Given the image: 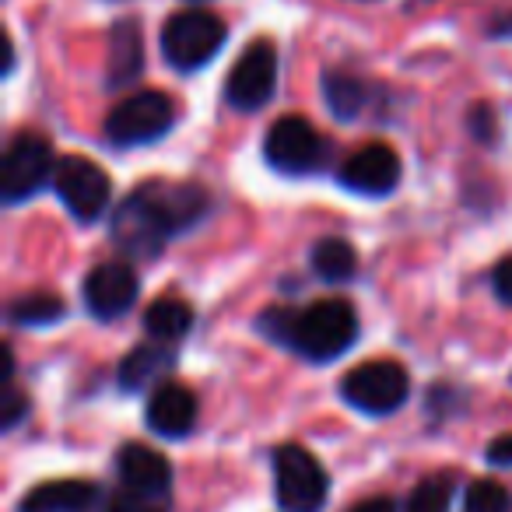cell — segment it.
Here are the masks:
<instances>
[{"label":"cell","instance_id":"6da1fadb","mask_svg":"<svg viewBox=\"0 0 512 512\" xmlns=\"http://www.w3.org/2000/svg\"><path fill=\"white\" fill-rule=\"evenodd\" d=\"M207 211V190L186 179H148L113 214V242L130 256H155L169 239L197 225Z\"/></svg>","mask_w":512,"mask_h":512},{"label":"cell","instance_id":"7a4b0ae2","mask_svg":"<svg viewBox=\"0 0 512 512\" xmlns=\"http://www.w3.org/2000/svg\"><path fill=\"white\" fill-rule=\"evenodd\" d=\"M260 334L309 362H334L358 341V313L344 299H323L306 309H267Z\"/></svg>","mask_w":512,"mask_h":512},{"label":"cell","instance_id":"3957f363","mask_svg":"<svg viewBox=\"0 0 512 512\" xmlns=\"http://www.w3.org/2000/svg\"><path fill=\"white\" fill-rule=\"evenodd\" d=\"M225 39V22L211 11H179L162 25V53L176 71H197L211 64Z\"/></svg>","mask_w":512,"mask_h":512},{"label":"cell","instance_id":"277c9868","mask_svg":"<svg viewBox=\"0 0 512 512\" xmlns=\"http://www.w3.org/2000/svg\"><path fill=\"white\" fill-rule=\"evenodd\" d=\"M327 470L302 446L274 449V498L285 512H320L327 502Z\"/></svg>","mask_w":512,"mask_h":512},{"label":"cell","instance_id":"5b68a950","mask_svg":"<svg viewBox=\"0 0 512 512\" xmlns=\"http://www.w3.org/2000/svg\"><path fill=\"white\" fill-rule=\"evenodd\" d=\"M411 393V379L400 362L390 358H376V362L355 365L348 376L341 379V397L348 407L362 414H393Z\"/></svg>","mask_w":512,"mask_h":512},{"label":"cell","instance_id":"8992f818","mask_svg":"<svg viewBox=\"0 0 512 512\" xmlns=\"http://www.w3.org/2000/svg\"><path fill=\"white\" fill-rule=\"evenodd\" d=\"M53 172H57V162H53V148L43 134H32V130H22V134L11 137L8 151H4V176H0V197L4 204L15 207L22 200H29L32 193H39L46 183H53Z\"/></svg>","mask_w":512,"mask_h":512},{"label":"cell","instance_id":"52a82bcc","mask_svg":"<svg viewBox=\"0 0 512 512\" xmlns=\"http://www.w3.org/2000/svg\"><path fill=\"white\" fill-rule=\"evenodd\" d=\"M176 123V106L165 92H137L106 116V137L116 148H137L165 137Z\"/></svg>","mask_w":512,"mask_h":512},{"label":"cell","instance_id":"ba28073f","mask_svg":"<svg viewBox=\"0 0 512 512\" xmlns=\"http://www.w3.org/2000/svg\"><path fill=\"white\" fill-rule=\"evenodd\" d=\"M274 88H278V50L271 39H256L228 71L225 102L239 113H256L274 99Z\"/></svg>","mask_w":512,"mask_h":512},{"label":"cell","instance_id":"9c48e42d","mask_svg":"<svg viewBox=\"0 0 512 512\" xmlns=\"http://www.w3.org/2000/svg\"><path fill=\"white\" fill-rule=\"evenodd\" d=\"M264 155L271 169L285 172V176H309L323 165L327 158V141L320 130L302 116H281L271 130H267Z\"/></svg>","mask_w":512,"mask_h":512},{"label":"cell","instance_id":"30bf717a","mask_svg":"<svg viewBox=\"0 0 512 512\" xmlns=\"http://www.w3.org/2000/svg\"><path fill=\"white\" fill-rule=\"evenodd\" d=\"M53 186H57L64 207L78 221H95L109 207V176L102 165H95L92 158L81 155H64L57 158V172H53Z\"/></svg>","mask_w":512,"mask_h":512},{"label":"cell","instance_id":"8fae6325","mask_svg":"<svg viewBox=\"0 0 512 512\" xmlns=\"http://www.w3.org/2000/svg\"><path fill=\"white\" fill-rule=\"evenodd\" d=\"M344 190L362 197H386L400 183V155L390 144H365L337 172Z\"/></svg>","mask_w":512,"mask_h":512},{"label":"cell","instance_id":"7c38bea8","mask_svg":"<svg viewBox=\"0 0 512 512\" xmlns=\"http://www.w3.org/2000/svg\"><path fill=\"white\" fill-rule=\"evenodd\" d=\"M137 292H141V285H137L134 267L120 264V260L99 264L85 278V306L95 320H116V316H123L137 302Z\"/></svg>","mask_w":512,"mask_h":512},{"label":"cell","instance_id":"4fadbf2b","mask_svg":"<svg viewBox=\"0 0 512 512\" xmlns=\"http://www.w3.org/2000/svg\"><path fill=\"white\" fill-rule=\"evenodd\" d=\"M116 474H120L123 488L144 491V495H169L172 467L158 449L141 446V442H127L116 453Z\"/></svg>","mask_w":512,"mask_h":512},{"label":"cell","instance_id":"5bb4252c","mask_svg":"<svg viewBox=\"0 0 512 512\" xmlns=\"http://www.w3.org/2000/svg\"><path fill=\"white\" fill-rule=\"evenodd\" d=\"M144 421L162 439H183L193 428V421H197V397L179 383H162L148 397Z\"/></svg>","mask_w":512,"mask_h":512},{"label":"cell","instance_id":"9a60e30c","mask_svg":"<svg viewBox=\"0 0 512 512\" xmlns=\"http://www.w3.org/2000/svg\"><path fill=\"white\" fill-rule=\"evenodd\" d=\"M99 498L92 481L64 477V481H43L18 502V512H88Z\"/></svg>","mask_w":512,"mask_h":512},{"label":"cell","instance_id":"2e32d148","mask_svg":"<svg viewBox=\"0 0 512 512\" xmlns=\"http://www.w3.org/2000/svg\"><path fill=\"white\" fill-rule=\"evenodd\" d=\"M144 71V36L141 25L123 18V22L113 25L109 32V88H123L130 81H137Z\"/></svg>","mask_w":512,"mask_h":512},{"label":"cell","instance_id":"e0dca14e","mask_svg":"<svg viewBox=\"0 0 512 512\" xmlns=\"http://www.w3.org/2000/svg\"><path fill=\"white\" fill-rule=\"evenodd\" d=\"M172 362H176V355H172V348H165V341L162 344H137V348L120 362V386L127 393L148 390L151 383H158V379L172 369Z\"/></svg>","mask_w":512,"mask_h":512},{"label":"cell","instance_id":"ac0fdd59","mask_svg":"<svg viewBox=\"0 0 512 512\" xmlns=\"http://www.w3.org/2000/svg\"><path fill=\"white\" fill-rule=\"evenodd\" d=\"M190 327H193L190 302L176 299V295H162V299H155L148 309H144V330H148L155 341L172 344V341H179Z\"/></svg>","mask_w":512,"mask_h":512},{"label":"cell","instance_id":"d6986e66","mask_svg":"<svg viewBox=\"0 0 512 512\" xmlns=\"http://www.w3.org/2000/svg\"><path fill=\"white\" fill-rule=\"evenodd\" d=\"M313 271L320 274L330 285H341V281H351L358 271V253L348 239H337V235H327L313 246Z\"/></svg>","mask_w":512,"mask_h":512},{"label":"cell","instance_id":"ffe728a7","mask_svg":"<svg viewBox=\"0 0 512 512\" xmlns=\"http://www.w3.org/2000/svg\"><path fill=\"white\" fill-rule=\"evenodd\" d=\"M323 99H327L330 113L337 120H355L358 113L369 102V88H365L362 78H351V74L341 71H327L323 74Z\"/></svg>","mask_w":512,"mask_h":512},{"label":"cell","instance_id":"44dd1931","mask_svg":"<svg viewBox=\"0 0 512 512\" xmlns=\"http://www.w3.org/2000/svg\"><path fill=\"white\" fill-rule=\"evenodd\" d=\"M64 313H67L64 299L53 292H29L11 302V309H8L11 323H18V327H50V323H57Z\"/></svg>","mask_w":512,"mask_h":512},{"label":"cell","instance_id":"7402d4cb","mask_svg":"<svg viewBox=\"0 0 512 512\" xmlns=\"http://www.w3.org/2000/svg\"><path fill=\"white\" fill-rule=\"evenodd\" d=\"M453 488H456V474L453 470H439V474H428L418 488L411 491V502L407 512H449L453 502Z\"/></svg>","mask_w":512,"mask_h":512},{"label":"cell","instance_id":"603a6c76","mask_svg":"<svg viewBox=\"0 0 512 512\" xmlns=\"http://www.w3.org/2000/svg\"><path fill=\"white\" fill-rule=\"evenodd\" d=\"M467 512H509L512 509V495H509V488L505 484H498V481H474L467 488Z\"/></svg>","mask_w":512,"mask_h":512},{"label":"cell","instance_id":"cb8c5ba5","mask_svg":"<svg viewBox=\"0 0 512 512\" xmlns=\"http://www.w3.org/2000/svg\"><path fill=\"white\" fill-rule=\"evenodd\" d=\"M106 512H169V498H165V495H144V491L123 488L120 495L106 505Z\"/></svg>","mask_w":512,"mask_h":512},{"label":"cell","instance_id":"d4e9b609","mask_svg":"<svg viewBox=\"0 0 512 512\" xmlns=\"http://www.w3.org/2000/svg\"><path fill=\"white\" fill-rule=\"evenodd\" d=\"M25 414H29V400H25V393H18L15 386L8 383V390H4V404H0V428L11 432Z\"/></svg>","mask_w":512,"mask_h":512},{"label":"cell","instance_id":"484cf974","mask_svg":"<svg viewBox=\"0 0 512 512\" xmlns=\"http://www.w3.org/2000/svg\"><path fill=\"white\" fill-rule=\"evenodd\" d=\"M491 285H495L498 299L512 306V256H505V260H498L495 264V271H491Z\"/></svg>","mask_w":512,"mask_h":512},{"label":"cell","instance_id":"4316f807","mask_svg":"<svg viewBox=\"0 0 512 512\" xmlns=\"http://www.w3.org/2000/svg\"><path fill=\"white\" fill-rule=\"evenodd\" d=\"M484 456H488V463H495V467H512V432L491 439L488 449H484Z\"/></svg>","mask_w":512,"mask_h":512},{"label":"cell","instance_id":"83f0119b","mask_svg":"<svg viewBox=\"0 0 512 512\" xmlns=\"http://www.w3.org/2000/svg\"><path fill=\"white\" fill-rule=\"evenodd\" d=\"M491 109L488 106H474V113H470V130H474L481 141H491V134H495V127H491Z\"/></svg>","mask_w":512,"mask_h":512},{"label":"cell","instance_id":"f1b7e54d","mask_svg":"<svg viewBox=\"0 0 512 512\" xmlns=\"http://www.w3.org/2000/svg\"><path fill=\"white\" fill-rule=\"evenodd\" d=\"M495 32H498V36H512V18H505V22H502V25H498V29H495Z\"/></svg>","mask_w":512,"mask_h":512}]
</instances>
